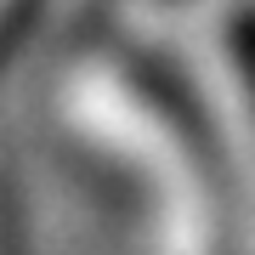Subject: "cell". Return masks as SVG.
Segmentation results:
<instances>
[{"label": "cell", "mask_w": 255, "mask_h": 255, "mask_svg": "<svg viewBox=\"0 0 255 255\" xmlns=\"http://www.w3.org/2000/svg\"><path fill=\"white\" fill-rule=\"evenodd\" d=\"M233 57H238V74H244L250 97H255V11H238V23H233Z\"/></svg>", "instance_id": "1"}, {"label": "cell", "mask_w": 255, "mask_h": 255, "mask_svg": "<svg viewBox=\"0 0 255 255\" xmlns=\"http://www.w3.org/2000/svg\"><path fill=\"white\" fill-rule=\"evenodd\" d=\"M17 34H23V11H11V17L0 23V63L11 57V46H17Z\"/></svg>", "instance_id": "2"}]
</instances>
